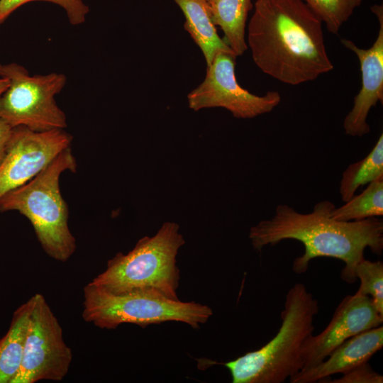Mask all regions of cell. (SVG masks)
I'll return each mask as SVG.
<instances>
[{
    "mask_svg": "<svg viewBox=\"0 0 383 383\" xmlns=\"http://www.w3.org/2000/svg\"><path fill=\"white\" fill-rule=\"evenodd\" d=\"M322 25L303 0H257L248 27L254 62L265 74L290 85L331 71Z\"/></svg>",
    "mask_w": 383,
    "mask_h": 383,
    "instance_id": "cell-1",
    "label": "cell"
},
{
    "mask_svg": "<svg viewBox=\"0 0 383 383\" xmlns=\"http://www.w3.org/2000/svg\"><path fill=\"white\" fill-rule=\"evenodd\" d=\"M335 208L331 201H321L311 213H301L288 205L279 204L270 219L250 228L249 238L256 250L287 239L299 240L304 246V252L293 262L295 273H304L316 257H333L345 263L340 278L353 284L357 280L355 267L365 258L366 248L374 254L382 253L383 222L377 217L337 221L330 216Z\"/></svg>",
    "mask_w": 383,
    "mask_h": 383,
    "instance_id": "cell-2",
    "label": "cell"
},
{
    "mask_svg": "<svg viewBox=\"0 0 383 383\" xmlns=\"http://www.w3.org/2000/svg\"><path fill=\"white\" fill-rule=\"evenodd\" d=\"M318 301L302 283L289 289L281 326L277 333L260 349L226 362L233 383H282L303 368L302 348L314 331Z\"/></svg>",
    "mask_w": 383,
    "mask_h": 383,
    "instance_id": "cell-3",
    "label": "cell"
},
{
    "mask_svg": "<svg viewBox=\"0 0 383 383\" xmlns=\"http://www.w3.org/2000/svg\"><path fill=\"white\" fill-rule=\"evenodd\" d=\"M70 147L60 152L31 180L0 199V211H17L32 224L48 255L66 262L74 252L76 239L68 226V209L60 189V177L77 171Z\"/></svg>",
    "mask_w": 383,
    "mask_h": 383,
    "instance_id": "cell-4",
    "label": "cell"
},
{
    "mask_svg": "<svg viewBox=\"0 0 383 383\" xmlns=\"http://www.w3.org/2000/svg\"><path fill=\"white\" fill-rule=\"evenodd\" d=\"M179 228L175 223L165 222L154 236L140 238L127 254L117 253L89 283L115 294L148 289L178 300L176 257L185 243Z\"/></svg>",
    "mask_w": 383,
    "mask_h": 383,
    "instance_id": "cell-5",
    "label": "cell"
},
{
    "mask_svg": "<svg viewBox=\"0 0 383 383\" xmlns=\"http://www.w3.org/2000/svg\"><path fill=\"white\" fill-rule=\"evenodd\" d=\"M212 309L194 301H182L148 289L111 293L88 283L84 287L82 318L101 329H116L123 323L141 328L177 321L198 329L212 316Z\"/></svg>",
    "mask_w": 383,
    "mask_h": 383,
    "instance_id": "cell-6",
    "label": "cell"
},
{
    "mask_svg": "<svg viewBox=\"0 0 383 383\" xmlns=\"http://www.w3.org/2000/svg\"><path fill=\"white\" fill-rule=\"evenodd\" d=\"M0 77L9 82L0 96V118L10 126L37 132L67 126L66 115L55 101V96L67 83L65 74L31 76L24 67L12 62L0 65Z\"/></svg>",
    "mask_w": 383,
    "mask_h": 383,
    "instance_id": "cell-7",
    "label": "cell"
},
{
    "mask_svg": "<svg viewBox=\"0 0 383 383\" xmlns=\"http://www.w3.org/2000/svg\"><path fill=\"white\" fill-rule=\"evenodd\" d=\"M30 313L20 369L11 383L61 381L72 361L62 327L40 294L30 299Z\"/></svg>",
    "mask_w": 383,
    "mask_h": 383,
    "instance_id": "cell-8",
    "label": "cell"
},
{
    "mask_svg": "<svg viewBox=\"0 0 383 383\" xmlns=\"http://www.w3.org/2000/svg\"><path fill=\"white\" fill-rule=\"evenodd\" d=\"M236 57L221 52L207 66L204 81L187 96L189 107L194 111L221 107L238 118H251L272 111L281 101L278 91L263 96L253 94L238 84L235 74Z\"/></svg>",
    "mask_w": 383,
    "mask_h": 383,
    "instance_id": "cell-9",
    "label": "cell"
},
{
    "mask_svg": "<svg viewBox=\"0 0 383 383\" xmlns=\"http://www.w3.org/2000/svg\"><path fill=\"white\" fill-rule=\"evenodd\" d=\"M72 140L64 129L37 132L23 126L13 128L0 164V199L35 177L70 147Z\"/></svg>",
    "mask_w": 383,
    "mask_h": 383,
    "instance_id": "cell-10",
    "label": "cell"
},
{
    "mask_svg": "<svg viewBox=\"0 0 383 383\" xmlns=\"http://www.w3.org/2000/svg\"><path fill=\"white\" fill-rule=\"evenodd\" d=\"M382 323L383 316L370 296L356 294L346 296L335 309L326 328L318 335H311L304 343L302 370L321 362L348 338Z\"/></svg>",
    "mask_w": 383,
    "mask_h": 383,
    "instance_id": "cell-11",
    "label": "cell"
},
{
    "mask_svg": "<svg viewBox=\"0 0 383 383\" xmlns=\"http://www.w3.org/2000/svg\"><path fill=\"white\" fill-rule=\"evenodd\" d=\"M371 11L377 16L379 29L376 40L368 49L357 47L352 40L343 38L341 43L357 57L362 74V87L355 96L354 105L345 117V134L362 137L370 131L367 118L370 109L383 101V7L374 5Z\"/></svg>",
    "mask_w": 383,
    "mask_h": 383,
    "instance_id": "cell-12",
    "label": "cell"
},
{
    "mask_svg": "<svg viewBox=\"0 0 383 383\" xmlns=\"http://www.w3.org/2000/svg\"><path fill=\"white\" fill-rule=\"evenodd\" d=\"M383 347V327L362 331L344 341L319 364L301 370L289 378L291 383L323 382L333 374H344L367 362Z\"/></svg>",
    "mask_w": 383,
    "mask_h": 383,
    "instance_id": "cell-13",
    "label": "cell"
},
{
    "mask_svg": "<svg viewBox=\"0 0 383 383\" xmlns=\"http://www.w3.org/2000/svg\"><path fill=\"white\" fill-rule=\"evenodd\" d=\"M173 1L182 10L185 18L184 28L201 50L207 66L218 53L234 55L224 40L218 35L205 0Z\"/></svg>",
    "mask_w": 383,
    "mask_h": 383,
    "instance_id": "cell-14",
    "label": "cell"
},
{
    "mask_svg": "<svg viewBox=\"0 0 383 383\" xmlns=\"http://www.w3.org/2000/svg\"><path fill=\"white\" fill-rule=\"evenodd\" d=\"M211 19L224 33V41L238 57L248 49L245 26L251 0H216L207 3Z\"/></svg>",
    "mask_w": 383,
    "mask_h": 383,
    "instance_id": "cell-15",
    "label": "cell"
},
{
    "mask_svg": "<svg viewBox=\"0 0 383 383\" xmlns=\"http://www.w3.org/2000/svg\"><path fill=\"white\" fill-rule=\"evenodd\" d=\"M30 307L29 299L15 311L8 333L0 340V383H11L20 369Z\"/></svg>",
    "mask_w": 383,
    "mask_h": 383,
    "instance_id": "cell-16",
    "label": "cell"
},
{
    "mask_svg": "<svg viewBox=\"0 0 383 383\" xmlns=\"http://www.w3.org/2000/svg\"><path fill=\"white\" fill-rule=\"evenodd\" d=\"M380 178H383L382 133L366 157L350 164L343 172L339 188L341 199L348 201L360 187Z\"/></svg>",
    "mask_w": 383,
    "mask_h": 383,
    "instance_id": "cell-17",
    "label": "cell"
},
{
    "mask_svg": "<svg viewBox=\"0 0 383 383\" xmlns=\"http://www.w3.org/2000/svg\"><path fill=\"white\" fill-rule=\"evenodd\" d=\"M383 215V178L368 184L360 194L331 213L332 218L340 221H360Z\"/></svg>",
    "mask_w": 383,
    "mask_h": 383,
    "instance_id": "cell-18",
    "label": "cell"
},
{
    "mask_svg": "<svg viewBox=\"0 0 383 383\" xmlns=\"http://www.w3.org/2000/svg\"><path fill=\"white\" fill-rule=\"evenodd\" d=\"M325 23L327 30L338 34L343 24L360 6L362 0H303Z\"/></svg>",
    "mask_w": 383,
    "mask_h": 383,
    "instance_id": "cell-19",
    "label": "cell"
},
{
    "mask_svg": "<svg viewBox=\"0 0 383 383\" xmlns=\"http://www.w3.org/2000/svg\"><path fill=\"white\" fill-rule=\"evenodd\" d=\"M355 275L360 280L356 294L370 296L383 316V263L381 260L370 261L365 258L355 267Z\"/></svg>",
    "mask_w": 383,
    "mask_h": 383,
    "instance_id": "cell-20",
    "label": "cell"
},
{
    "mask_svg": "<svg viewBox=\"0 0 383 383\" xmlns=\"http://www.w3.org/2000/svg\"><path fill=\"white\" fill-rule=\"evenodd\" d=\"M33 1H45L62 7L73 26L83 23L89 9L82 0H0V25L18 7Z\"/></svg>",
    "mask_w": 383,
    "mask_h": 383,
    "instance_id": "cell-21",
    "label": "cell"
},
{
    "mask_svg": "<svg viewBox=\"0 0 383 383\" xmlns=\"http://www.w3.org/2000/svg\"><path fill=\"white\" fill-rule=\"evenodd\" d=\"M330 383H382L383 377L375 372L367 362L344 373L340 378L328 381Z\"/></svg>",
    "mask_w": 383,
    "mask_h": 383,
    "instance_id": "cell-22",
    "label": "cell"
},
{
    "mask_svg": "<svg viewBox=\"0 0 383 383\" xmlns=\"http://www.w3.org/2000/svg\"><path fill=\"white\" fill-rule=\"evenodd\" d=\"M12 131L13 128L0 118V164L6 155Z\"/></svg>",
    "mask_w": 383,
    "mask_h": 383,
    "instance_id": "cell-23",
    "label": "cell"
},
{
    "mask_svg": "<svg viewBox=\"0 0 383 383\" xmlns=\"http://www.w3.org/2000/svg\"><path fill=\"white\" fill-rule=\"evenodd\" d=\"M9 80L5 77H0V96L7 89V88L9 87Z\"/></svg>",
    "mask_w": 383,
    "mask_h": 383,
    "instance_id": "cell-24",
    "label": "cell"
},
{
    "mask_svg": "<svg viewBox=\"0 0 383 383\" xmlns=\"http://www.w3.org/2000/svg\"><path fill=\"white\" fill-rule=\"evenodd\" d=\"M206 1V3H209V2H211V1H216V0H205Z\"/></svg>",
    "mask_w": 383,
    "mask_h": 383,
    "instance_id": "cell-25",
    "label": "cell"
}]
</instances>
